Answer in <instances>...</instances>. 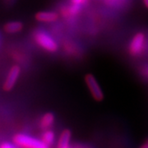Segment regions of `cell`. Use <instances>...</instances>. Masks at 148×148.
Here are the masks:
<instances>
[{"mask_svg":"<svg viewBox=\"0 0 148 148\" xmlns=\"http://www.w3.org/2000/svg\"><path fill=\"white\" fill-rule=\"evenodd\" d=\"M82 9V6L74 4L71 3L70 5L66 6L62 8L61 13L64 17H74L79 14Z\"/></svg>","mask_w":148,"mask_h":148,"instance_id":"8","label":"cell"},{"mask_svg":"<svg viewBox=\"0 0 148 148\" xmlns=\"http://www.w3.org/2000/svg\"><path fill=\"white\" fill-rule=\"evenodd\" d=\"M143 4H144V6L147 8L148 9V0H143Z\"/></svg>","mask_w":148,"mask_h":148,"instance_id":"15","label":"cell"},{"mask_svg":"<svg viewBox=\"0 0 148 148\" xmlns=\"http://www.w3.org/2000/svg\"><path fill=\"white\" fill-rule=\"evenodd\" d=\"M55 123V115L52 112H46L44 114L40 119V127L45 129L51 128Z\"/></svg>","mask_w":148,"mask_h":148,"instance_id":"7","label":"cell"},{"mask_svg":"<svg viewBox=\"0 0 148 148\" xmlns=\"http://www.w3.org/2000/svg\"><path fill=\"white\" fill-rule=\"evenodd\" d=\"M88 1H89V0H70V3L83 7V6H85L87 3H88Z\"/></svg>","mask_w":148,"mask_h":148,"instance_id":"13","label":"cell"},{"mask_svg":"<svg viewBox=\"0 0 148 148\" xmlns=\"http://www.w3.org/2000/svg\"><path fill=\"white\" fill-rule=\"evenodd\" d=\"M140 148H148V138L146 140V142L140 147Z\"/></svg>","mask_w":148,"mask_h":148,"instance_id":"14","label":"cell"},{"mask_svg":"<svg viewBox=\"0 0 148 148\" xmlns=\"http://www.w3.org/2000/svg\"><path fill=\"white\" fill-rule=\"evenodd\" d=\"M12 141L20 148H50L41 139L25 133H17L14 135Z\"/></svg>","mask_w":148,"mask_h":148,"instance_id":"2","label":"cell"},{"mask_svg":"<svg viewBox=\"0 0 148 148\" xmlns=\"http://www.w3.org/2000/svg\"><path fill=\"white\" fill-rule=\"evenodd\" d=\"M33 40L37 45L49 53H55L58 51V45L57 41L49 32L43 29H37L33 32Z\"/></svg>","mask_w":148,"mask_h":148,"instance_id":"1","label":"cell"},{"mask_svg":"<svg viewBox=\"0 0 148 148\" xmlns=\"http://www.w3.org/2000/svg\"><path fill=\"white\" fill-rule=\"evenodd\" d=\"M147 37L146 35L142 32L136 33L132 37L129 45H128V53L132 57H138L142 55L146 49Z\"/></svg>","mask_w":148,"mask_h":148,"instance_id":"3","label":"cell"},{"mask_svg":"<svg viewBox=\"0 0 148 148\" xmlns=\"http://www.w3.org/2000/svg\"><path fill=\"white\" fill-rule=\"evenodd\" d=\"M22 29H23V24L21 21H18L7 22L3 27V30L7 34H16L21 32Z\"/></svg>","mask_w":148,"mask_h":148,"instance_id":"9","label":"cell"},{"mask_svg":"<svg viewBox=\"0 0 148 148\" xmlns=\"http://www.w3.org/2000/svg\"><path fill=\"white\" fill-rule=\"evenodd\" d=\"M0 148H20L15 143L4 142L0 144Z\"/></svg>","mask_w":148,"mask_h":148,"instance_id":"12","label":"cell"},{"mask_svg":"<svg viewBox=\"0 0 148 148\" xmlns=\"http://www.w3.org/2000/svg\"><path fill=\"white\" fill-rule=\"evenodd\" d=\"M67 148H73V147L71 146V147H67Z\"/></svg>","mask_w":148,"mask_h":148,"instance_id":"17","label":"cell"},{"mask_svg":"<svg viewBox=\"0 0 148 148\" xmlns=\"http://www.w3.org/2000/svg\"><path fill=\"white\" fill-rule=\"evenodd\" d=\"M59 15L55 11H40L38 12L35 18L37 21L42 23H52L58 19Z\"/></svg>","mask_w":148,"mask_h":148,"instance_id":"6","label":"cell"},{"mask_svg":"<svg viewBox=\"0 0 148 148\" xmlns=\"http://www.w3.org/2000/svg\"><path fill=\"white\" fill-rule=\"evenodd\" d=\"M40 139L50 147L53 146L55 143L57 142L56 134L51 128L45 129L44 132H42V134H41V136H40Z\"/></svg>","mask_w":148,"mask_h":148,"instance_id":"10","label":"cell"},{"mask_svg":"<svg viewBox=\"0 0 148 148\" xmlns=\"http://www.w3.org/2000/svg\"><path fill=\"white\" fill-rule=\"evenodd\" d=\"M106 5L114 8H122L127 6L131 0H102Z\"/></svg>","mask_w":148,"mask_h":148,"instance_id":"11","label":"cell"},{"mask_svg":"<svg viewBox=\"0 0 148 148\" xmlns=\"http://www.w3.org/2000/svg\"><path fill=\"white\" fill-rule=\"evenodd\" d=\"M85 82L90 91L92 98L95 101H102L104 100V93L101 89V85L98 82L94 75L87 73L85 76Z\"/></svg>","mask_w":148,"mask_h":148,"instance_id":"4","label":"cell"},{"mask_svg":"<svg viewBox=\"0 0 148 148\" xmlns=\"http://www.w3.org/2000/svg\"><path fill=\"white\" fill-rule=\"evenodd\" d=\"M143 73L145 74V75H147V76L148 77V67L147 68H146V69L143 70Z\"/></svg>","mask_w":148,"mask_h":148,"instance_id":"16","label":"cell"},{"mask_svg":"<svg viewBox=\"0 0 148 148\" xmlns=\"http://www.w3.org/2000/svg\"><path fill=\"white\" fill-rule=\"evenodd\" d=\"M21 74V68L18 65H13L9 70L8 73L6 77V79L3 82V89L6 91H9L12 90L15 86L16 82L18 81V78Z\"/></svg>","mask_w":148,"mask_h":148,"instance_id":"5","label":"cell"}]
</instances>
